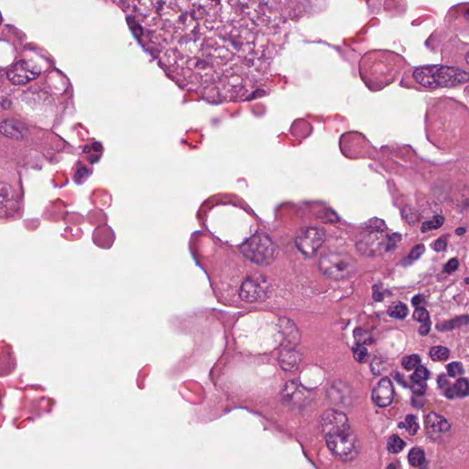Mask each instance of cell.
<instances>
[{
    "instance_id": "cell-1",
    "label": "cell",
    "mask_w": 469,
    "mask_h": 469,
    "mask_svg": "<svg viewBox=\"0 0 469 469\" xmlns=\"http://www.w3.org/2000/svg\"><path fill=\"white\" fill-rule=\"evenodd\" d=\"M294 3H132L142 38L182 87L215 102L243 100L265 85L288 39Z\"/></svg>"
},
{
    "instance_id": "cell-28",
    "label": "cell",
    "mask_w": 469,
    "mask_h": 469,
    "mask_svg": "<svg viewBox=\"0 0 469 469\" xmlns=\"http://www.w3.org/2000/svg\"><path fill=\"white\" fill-rule=\"evenodd\" d=\"M413 319L417 322H426L429 320V313L424 308H417L413 313Z\"/></svg>"
},
{
    "instance_id": "cell-27",
    "label": "cell",
    "mask_w": 469,
    "mask_h": 469,
    "mask_svg": "<svg viewBox=\"0 0 469 469\" xmlns=\"http://www.w3.org/2000/svg\"><path fill=\"white\" fill-rule=\"evenodd\" d=\"M353 352H354V356H355V358L357 361L364 362L367 359L368 353H367V348L365 346L356 345Z\"/></svg>"
},
{
    "instance_id": "cell-32",
    "label": "cell",
    "mask_w": 469,
    "mask_h": 469,
    "mask_svg": "<svg viewBox=\"0 0 469 469\" xmlns=\"http://www.w3.org/2000/svg\"><path fill=\"white\" fill-rule=\"evenodd\" d=\"M433 249H435V251H438V252L446 250V249H447V238L445 237H442L439 239H437L435 241V243L433 245Z\"/></svg>"
},
{
    "instance_id": "cell-31",
    "label": "cell",
    "mask_w": 469,
    "mask_h": 469,
    "mask_svg": "<svg viewBox=\"0 0 469 469\" xmlns=\"http://www.w3.org/2000/svg\"><path fill=\"white\" fill-rule=\"evenodd\" d=\"M458 267H459L458 260L457 259H452V260H449L445 266V271L448 274H451V273L456 272L458 270Z\"/></svg>"
},
{
    "instance_id": "cell-18",
    "label": "cell",
    "mask_w": 469,
    "mask_h": 469,
    "mask_svg": "<svg viewBox=\"0 0 469 469\" xmlns=\"http://www.w3.org/2000/svg\"><path fill=\"white\" fill-rule=\"evenodd\" d=\"M450 352L447 347L435 346L430 350V356L434 361H443L448 358Z\"/></svg>"
},
{
    "instance_id": "cell-25",
    "label": "cell",
    "mask_w": 469,
    "mask_h": 469,
    "mask_svg": "<svg viewBox=\"0 0 469 469\" xmlns=\"http://www.w3.org/2000/svg\"><path fill=\"white\" fill-rule=\"evenodd\" d=\"M403 427L407 430L410 435H415L419 429L418 423L416 421V418L413 415H408L405 420V424H403Z\"/></svg>"
},
{
    "instance_id": "cell-8",
    "label": "cell",
    "mask_w": 469,
    "mask_h": 469,
    "mask_svg": "<svg viewBox=\"0 0 469 469\" xmlns=\"http://www.w3.org/2000/svg\"><path fill=\"white\" fill-rule=\"evenodd\" d=\"M40 74V69L32 62L22 60L16 62L7 71L6 76L15 85L26 84Z\"/></svg>"
},
{
    "instance_id": "cell-7",
    "label": "cell",
    "mask_w": 469,
    "mask_h": 469,
    "mask_svg": "<svg viewBox=\"0 0 469 469\" xmlns=\"http://www.w3.org/2000/svg\"><path fill=\"white\" fill-rule=\"evenodd\" d=\"M325 240V234L318 227H303L297 232L295 245L307 257L315 255Z\"/></svg>"
},
{
    "instance_id": "cell-35",
    "label": "cell",
    "mask_w": 469,
    "mask_h": 469,
    "mask_svg": "<svg viewBox=\"0 0 469 469\" xmlns=\"http://www.w3.org/2000/svg\"><path fill=\"white\" fill-rule=\"evenodd\" d=\"M465 232H466L465 228H458V230H457V234L459 235V236H461V235L465 234Z\"/></svg>"
},
{
    "instance_id": "cell-21",
    "label": "cell",
    "mask_w": 469,
    "mask_h": 469,
    "mask_svg": "<svg viewBox=\"0 0 469 469\" xmlns=\"http://www.w3.org/2000/svg\"><path fill=\"white\" fill-rule=\"evenodd\" d=\"M454 393L459 397H465L469 394V383L466 379H459L454 386Z\"/></svg>"
},
{
    "instance_id": "cell-2",
    "label": "cell",
    "mask_w": 469,
    "mask_h": 469,
    "mask_svg": "<svg viewBox=\"0 0 469 469\" xmlns=\"http://www.w3.org/2000/svg\"><path fill=\"white\" fill-rule=\"evenodd\" d=\"M329 450L339 460L348 462L357 457L359 443L346 414L338 410H328L319 422Z\"/></svg>"
},
{
    "instance_id": "cell-4",
    "label": "cell",
    "mask_w": 469,
    "mask_h": 469,
    "mask_svg": "<svg viewBox=\"0 0 469 469\" xmlns=\"http://www.w3.org/2000/svg\"><path fill=\"white\" fill-rule=\"evenodd\" d=\"M240 252L250 262L257 265L271 264L277 257L278 248L265 233H256L240 246Z\"/></svg>"
},
{
    "instance_id": "cell-16",
    "label": "cell",
    "mask_w": 469,
    "mask_h": 469,
    "mask_svg": "<svg viewBox=\"0 0 469 469\" xmlns=\"http://www.w3.org/2000/svg\"><path fill=\"white\" fill-rule=\"evenodd\" d=\"M409 313L407 306L401 302H396L388 310V314L394 319H404Z\"/></svg>"
},
{
    "instance_id": "cell-23",
    "label": "cell",
    "mask_w": 469,
    "mask_h": 469,
    "mask_svg": "<svg viewBox=\"0 0 469 469\" xmlns=\"http://www.w3.org/2000/svg\"><path fill=\"white\" fill-rule=\"evenodd\" d=\"M428 378H429V371L427 370V368H425L423 366H419L416 367L414 373L412 376V381L424 382L426 379H428Z\"/></svg>"
},
{
    "instance_id": "cell-9",
    "label": "cell",
    "mask_w": 469,
    "mask_h": 469,
    "mask_svg": "<svg viewBox=\"0 0 469 469\" xmlns=\"http://www.w3.org/2000/svg\"><path fill=\"white\" fill-rule=\"evenodd\" d=\"M240 298L248 303L262 302L267 298L268 294L265 289L255 280L249 278L242 284L239 290Z\"/></svg>"
},
{
    "instance_id": "cell-12",
    "label": "cell",
    "mask_w": 469,
    "mask_h": 469,
    "mask_svg": "<svg viewBox=\"0 0 469 469\" xmlns=\"http://www.w3.org/2000/svg\"><path fill=\"white\" fill-rule=\"evenodd\" d=\"M280 330L282 333L285 347L294 348L301 340V333L297 325L292 320L283 318L280 321Z\"/></svg>"
},
{
    "instance_id": "cell-10",
    "label": "cell",
    "mask_w": 469,
    "mask_h": 469,
    "mask_svg": "<svg viewBox=\"0 0 469 469\" xmlns=\"http://www.w3.org/2000/svg\"><path fill=\"white\" fill-rule=\"evenodd\" d=\"M394 390L390 379L384 378L379 381L372 392L373 401L379 407H387L393 401Z\"/></svg>"
},
{
    "instance_id": "cell-37",
    "label": "cell",
    "mask_w": 469,
    "mask_h": 469,
    "mask_svg": "<svg viewBox=\"0 0 469 469\" xmlns=\"http://www.w3.org/2000/svg\"><path fill=\"white\" fill-rule=\"evenodd\" d=\"M466 61H467V62L469 64V51L466 54Z\"/></svg>"
},
{
    "instance_id": "cell-26",
    "label": "cell",
    "mask_w": 469,
    "mask_h": 469,
    "mask_svg": "<svg viewBox=\"0 0 469 469\" xmlns=\"http://www.w3.org/2000/svg\"><path fill=\"white\" fill-rule=\"evenodd\" d=\"M469 322V317H460V318H457L455 320H452L451 322H446L445 324L442 325L441 329L442 330H450V329H454V328L459 327L462 324H468Z\"/></svg>"
},
{
    "instance_id": "cell-20",
    "label": "cell",
    "mask_w": 469,
    "mask_h": 469,
    "mask_svg": "<svg viewBox=\"0 0 469 469\" xmlns=\"http://www.w3.org/2000/svg\"><path fill=\"white\" fill-rule=\"evenodd\" d=\"M445 222V218L442 215H436L433 220L426 221L421 227L422 232H428L432 229H438L440 228Z\"/></svg>"
},
{
    "instance_id": "cell-30",
    "label": "cell",
    "mask_w": 469,
    "mask_h": 469,
    "mask_svg": "<svg viewBox=\"0 0 469 469\" xmlns=\"http://www.w3.org/2000/svg\"><path fill=\"white\" fill-rule=\"evenodd\" d=\"M425 390H426V385L424 382L412 381V390L415 394L422 395V394H424Z\"/></svg>"
},
{
    "instance_id": "cell-24",
    "label": "cell",
    "mask_w": 469,
    "mask_h": 469,
    "mask_svg": "<svg viewBox=\"0 0 469 469\" xmlns=\"http://www.w3.org/2000/svg\"><path fill=\"white\" fill-rule=\"evenodd\" d=\"M447 373L452 378H458L464 373V367L459 362H452L447 366Z\"/></svg>"
},
{
    "instance_id": "cell-13",
    "label": "cell",
    "mask_w": 469,
    "mask_h": 469,
    "mask_svg": "<svg viewBox=\"0 0 469 469\" xmlns=\"http://www.w3.org/2000/svg\"><path fill=\"white\" fill-rule=\"evenodd\" d=\"M303 359V355L299 351L292 347H285L278 356V361L281 367L286 371H294L299 367Z\"/></svg>"
},
{
    "instance_id": "cell-6",
    "label": "cell",
    "mask_w": 469,
    "mask_h": 469,
    "mask_svg": "<svg viewBox=\"0 0 469 469\" xmlns=\"http://www.w3.org/2000/svg\"><path fill=\"white\" fill-rule=\"evenodd\" d=\"M356 247L362 255L376 257L392 248L391 237L381 229H369L362 232L356 239Z\"/></svg>"
},
{
    "instance_id": "cell-17",
    "label": "cell",
    "mask_w": 469,
    "mask_h": 469,
    "mask_svg": "<svg viewBox=\"0 0 469 469\" xmlns=\"http://www.w3.org/2000/svg\"><path fill=\"white\" fill-rule=\"evenodd\" d=\"M409 462L413 467H420L424 464L425 460L424 453L421 448L415 447L409 453Z\"/></svg>"
},
{
    "instance_id": "cell-34",
    "label": "cell",
    "mask_w": 469,
    "mask_h": 469,
    "mask_svg": "<svg viewBox=\"0 0 469 469\" xmlns=\"http://www.w3.org/2000/svg\"><path fill=\"white\" fill-rule=\"evenodd\" d=\"M412 303H413V306L417 307V306H424V303H425V300H424V297L423 295H416L413 297V300H412Z\"/></svg>"
},
{
    "instance_id": "cell-22",
    "label": "cell",
    "mask_w": 469,
    "mask_h": 469,
    "mask_svg": "<svg viewBox=\"0 0 469 469\" xmlns=\"http://www.w3.org/2000/svg\"><path fill=\"white\" fill-rule=\"evenodd\" d=\"M420 363H421V357L418 355L405 356L402 359V366L406 370H413L414 368L419 367Z\"/></svg>"
},
{
    "instance_id": "cell-14",
    "label": "cell",
    "mask_w": 469,
    "mask_h": 469,
    "mask_svg": "<svg viewBox=\"0 0 469 469\" xmlns=\"http://www.w3.org/2000/svg\"><path fill=\"white\" fill-rule=\"evenodd\" d=\"M1 132L3 135L14 140H22L28 135V128L25 125L15 120H5L1 124Z\"/></svg>"
},
{
    "instance_id": "cell-3",
    "label": "cell",
    "mask_w": 469,
    "mask_h": 469,
    "mask_svg": "<svg viewBox=\"0 0 469 469\" xmlns=\"http://www.w3.org/2000/svg\"><path fill=\"white\" fill-rule=\"evenodd\" d=\"M413 78L424 87L442 88L466 84L469 80V74L458 67L428 65L416 69L413 73Z\"/></svg>"
},
{
    "instance_id": "cell-19",
    "label": "cell",
    "mask_w": 469,
    "mask_h": 469,
    "mask_svg": "<svg viewBox=\"0 0 469 469\" xmlns=\"http://www.w3.org/2000/svg\"><path fill=\"white\" fill-rule=\"evenodd\" d=\"M404 446H405L404 442L402 441L401 438L397 435H392L391 437H390V439L388 440V443H387L388 450L392 454L401 452Z\"/></svg>"
},
{
    "instance_id": "cell-11",
    "label": "cell",
    "mask_w": 469,
    "mask_h": 469,
    "mask_svg": "<svg viewBox=\"0 0 469 469\" xmlns=\"http://www.w3.org/2000/svg\"><path fill=\"white\" fill-rule=\"evenodd\" d=\"M309 395L308 390L304 388L299 381L292 380L284 386L282 391L283 401L290 404H298L306 401Z\"/></svg>"
},
{
    "instance_id": "cell-15",
    "label": "cell",
    "mask_w": 469,
    "mask_h": 469,
    "mask_svg": "<svg viewBox=\"0 0 469 469\" xmlns=\"http://www.w3.org/2000/svg\"><path fill=\"white\" fill-rule=\"evenodd\" d=\"M426 428L429 433L445 434L450 430V424L440 414L431 413L426 418Z\"/></svg>"
},
{
    "instance_id": "cell-33",
    "label": "cell",
    "mask_w": 469,
    "mask_h": 469,
    "mask_svg": "<svg viewBox=\"0 0 469 469\" xmlns=\"http://www.w3.org/2000/svg\"><path fill=\"white\" fill-rule=\"evenodd\" d=\"M430 329H431V322L430 320H428L421 325V327L419 329V333H421V335H426L429 333Z\"/></svg>"
},
{
    "instance_id": "cell-36",
    "label": "cell",
    "mask_w": 469,
    "mask_h": 469,
    "mask_svg": "<svg viewBox=\"0 0 469 469\" xmlns=\"http://www.w3.org/2000/svg\"><path fill=\"white\" fill-rule=\"evenodd\" d=\"M465 17H466V18H467V19H468V20L469 21V9L468 10V11L466 12V14H465Z\"/></svg>"
},
{
    "instance_id": "cell-29",
    "label": "cell",
    "mask_w": 469,
    "mask_h": 469,
    "mask_svg": "<svg viewBox=\"0 0 469 469\" xmlns=\"http://www.w3.org/2000/svg\"><path fill=\"white\" fill-rule=\"evenodd\" d=\"M424 251H425V248H424V245H422V244L417 245L411 251V253L409 255V259H411L412 260H417L422 255L424 254Z\"/></svg>"
},
{
    "instance_id": "cell-5",
    "label": "cell",
    "mask_w": 469,
    "mask_h": 469,
    "mask_svg": "<svg viewBox=\"0 0 469 469\" xmlns=\"http://www.w3.org/2000/svg\"><path fill=\"white\" fill-rule=\"evenodd\" d=\"M319 270L324 277L341 281L351 277L356 272V265L350 255L329 252L319 260Z\"/></svg>"
}]
</instances>
